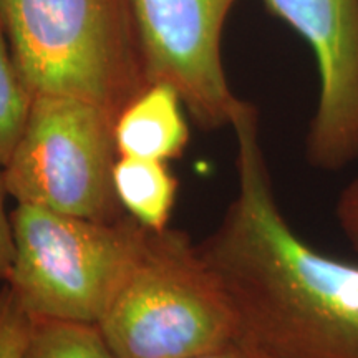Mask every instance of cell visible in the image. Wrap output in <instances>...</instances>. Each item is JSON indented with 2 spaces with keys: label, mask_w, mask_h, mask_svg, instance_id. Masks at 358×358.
Returning a JSON list of instances; mask_svg holds the SVG:
<instances>
[{
  "label": "cell",
  "mask_w": 358,
  "mask_h": 358,
  "mask_svg": "<svg viewBox=\"0 0 358 358\" xmlns=\"http://www.w3.org/2000/svg\"><path fill=\"white\" fill-rule=\"evenodd\" d=\"M237 192L199 252L256 358H358V264L322 252L282 214L259 140L257 111L236 116Z\"/></svg>",
  "instance_id": "6da1fadb"
},
{
  "label": "cell",
  "mask_w": 358,
  "mask_h": 358,
  "mask_svg": "<svg viewBox=\"0 0 358 358\" xmlns=\"http://www.w3.org/2000/svg\"><path fill=\"white\" fill-rule=\"evenodd\" d=\"M0 24L34 96H66L116 120L148 85L129 0H0Z\"/></svg>",
  "instance_id": "7a4b0ae2"
},
{
  "label": "cell",
  "mask_w": 358,
  "mask_h": 358,
  "mask_svg": "<svg viewBox=\"0 0 358 358\" xmlns=\"http://www.w3.org/2000/svg\"><path fill=\"white\" fill-rule=\"evenodd\" d=\"M98 329L116 358H192L236 342L226 294L187 234L146 231Z\"/></svg>",
  "instance_id": "3957f363"
},
{
  "label": "cell",
  "mask_w": 358,
  "mask_h": 358,
  "mask_svg": "<svg viewBox=\"0 0 358 358\" xmlns=\"http://www.w3.org/2000/svg\"><path fill=\"white\" fill-rule=\"evenodd\" d=\"M6 287L30 320L93 324L140 252L146 231L129 216L93 221L32 204L10 213Z\"/></svg>",
  "instance_id": "277c9868"
},
{
  "label": "cell",
  "mask_w": 358,
  "mask_h": 358,
  "mask_svg": "<svg viewBox=\"0 0 358 358\" xmlns=\"http://www.w3.org/2000/svg\"><path fill=\"white\" fill-rule=\"evenodd\" d=\"M115 120L92 103L35 96L15 150L3 166L17 204L93 221L127 216L116 199Z\"/></svg>",
  "instance_id": "5b68a950"
},
{
  "label": "cell",
  "mask_w": 358,
  "mask_h": 358,
  "mask_svg": "<svg viewBox=\"0 0 358 358\" xmlns=\"http://www.w3.org/2000/svg\"><path fill=\"white\" fill-rule=\"evenodd\" d=\"M148 83L176 90L204 129L232 127L245 105L227 83L224 22L237 0H129Z\"/></svg>",
  "instance_id": "8992f818"
},
{
  "label": "cell",
  "mask_w": 358,
  "mask_h": 358,
  "mask_svg": "<svg viewBox=\"0 0 358 358\" xmlns=\"http://www.w3.org/2000/svg\"><path fill=\"white\" fill-rule=\"evenodd\" d=\"M267 10L307 40L320 92L307 133L313 168L340 171L358 161V0H264Z\"/></svg>",
  "instance_id": "52a82bcc"
},
{
  "label": "cell",
  "mask_w": 358,
  "mask_h": 358,
  "mask_svg": "<svg viewBox=\"0 0 358 358\" xmlns=\"http://www.w3.org/2000/svg\"><path fill=\"white\" fill-rule=\"evenodd\" d=\"M113 134L118 156L169 163L189 141L185 103L171 85H148L116 116Z\"/></svg>",
  "instance_id": "ba28073f"
},
{
  "label": "cell",
  "mask_w": 358,
  "mask_h": 358,
  "mask_svg": "<svg viewBox=\"0 0 358 358\" xmlns=\"http://www.w3.org/2000/svg\"><path fill=\"white\" fill-rule=\"evenodd\" d=\"M178 186L176 176L164 161L118 156L115 163L116 199L124 214L148 231L168 229Z\"/></svg>",
  "instance_id": "9c48e42d"
},
{
  "label": "cell",
  "mask_w": 358,
  "mask_h": 358,
  "mask_svg": "<svg viewBox=\"0 0 358 358\" xmlns=\"http://www.w3.org/2000/svg\"><path fill=\"white\" fill-rule=\"evenodd\" d=\"M22 358H116L96 325L30 320Z\"/></svg>",
  "instance_id": "30bf717a"
},
{
  "label": "cell",
  "mask_w": 358,
  "mask_h": 358,
  "mask_svg": "<svg viewBox=\"0 0 358 358\" xmlns=\"http://www.w3.org/2000/svg\"><path fill=\"white\" fill-rule=\"evenodd\" d=\"M34 93L22 77L0 24V168L7 164L24 133Z\"/></svg>",
  "instance_id": "8fae6325"
},
{
  "label": "cell",
  "mask_w": 358,
  "mask_h": 358,
  "mask_svg": "<svg viewBox=\"0 0 358 358\" xmlns=\"http://www.w3.org/2000/svg\"><path fill=\"white\" fill-rule=\"evenodd\" d=\"M29 317L20 310L6 285L0 287V358H22L30 332Z\"/></svg>",
  "instance_id": "7c38bea8"
},
{
  "label": "cell",
  "mask_w": 358,
  "mask_h": 358,
  "mask_svg": "<svg viewBox=\"0 0 358 358\" xmlns=\"http://www.w3.org/2000/svg\"><path fill=\"white\" fill-rule=\"evenodd\" d=\"M335 217L348 243L358 250V178L352 179L340 191L335 204Z\"/></svg>",
  "instance_id": "4fadbf2b"
},
{
  "label": "cell",
  "mask_w": 358,
  "mask_h": 358,
  "mask_svg": "<svg viewBox=\"0 0 358 358\" xmlns=\"http://www.w3.org/2000/svg\"><path fill=\"white\" fill-rule=\"evenodd\" d=\"M8 196L3 169L0 168V284H6L13 257V239L10 213L7 211Z\"/></svg>",
  "instance_id": "5bb4252c"
},
{
  "label": "cell",
  "mask_w": 358,
  "mask_h": 358,
  "mask_svg": "<svg viewBox=\"0 0 358 358\" xmlns=\"http://www.w3.org/2000/svg\"><path fill=\"white\" fill-rule=\"evenodd\" d=\"M192 358H256L254 355L239 345L237 342H231L227 345H224L221 348H216V350L206 352L203 355L192 357Z\"/></svg>",
  "instance_id": "9a60e30c"
}]
</instances>
